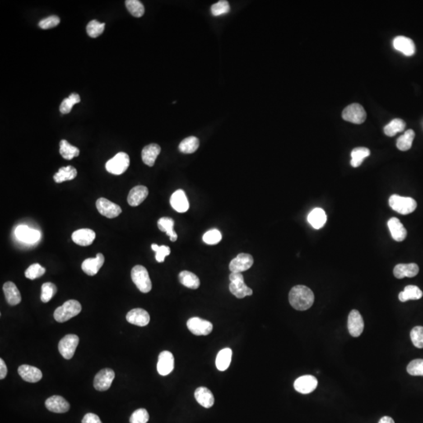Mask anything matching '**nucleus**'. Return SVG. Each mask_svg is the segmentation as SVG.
Segmentation results:
<instances>
[{
    "label": "nucleus",
    "mask_w": 423,
    "mask_h": 423,
    "mask_svg": "<svg viewBox=\"0 0 423 423\" xmlns=\"http://www.w3.org/2000/svg\"><path fill=\"white\" fill-rule=\"evenodd\" d=\"M232 350L225 348L218 353L216 359V366L218 370L224 372L228 369L231 362Z\"/></svg>",
    "instance_id": "473e14b6"
},
{
    "label": "nucleus",
    "mask_w": 423,
    "mask_h": 423,
    "mask_svg": "<svg viewBox=\"0 0 423 423\" xmlns=\"http://www.w3.org/2000/svg\"><path fill=\"white\" fill-rule=\"evenodd\" d=\"M411 340L412 343L415 347L423 349V326H416L411 330Z\"/></svg>",
    "instance_id": "09e8293b"
},
{
    "label": "nucleus",
    "mask_w": 423,
    "mask_h": 423,
    "mask_svg": "<svg viewBox=\"0 0 423 423\" xmlns=\"http://www.w3.org/2000/svg\"><path fill=\"white\" fill-rule=\"evenodd\" d=\"M388 228L390 231L392 238L396 242H403L407 237V230L403 224L396 217H392L389 220Z\"/></svg>",
    "instance_id": "4be33fe9"
},
{
    "label": "nucleus",
    "mask_w": 423,
    "mask_h": 423,
    "mask_svg": "<svg viewBox=\"0 0 423 423\" xmlns=\"http://www.w3.org/2000/svg\"><path fill=\"white\" fill-rule=\"evenodd\" d=\"M347 327L353 337H359L364 331V323L362 316L357 309L350 311L348 317Z\"/></svg>",
    "instance_id": "f8f14e48"
},
{
    "label": "nucleus",
    "mask_w": 423,
    "mask_h": 423,
    "mask_svg": "<svg viewBox=\"0 0 423 423\" xmlns=\"http://www.w3.org/2000/svg\"><path fill=\"white\" fill-rule=\"evenodd\" d=\"M419 272V267L416 263H401L393 269V275L398 279L415 277Z\"/></svg>",
    "instance_id": "a878e982"
},
{
    "label": "nucleus",
    "mask_w": 423,
    "mask_h": 423,
    "mask_svg": "<svg viewBox=\"0 0 423 423\" xmlns=\"http://www.w3.org/2000/svg\"><path fill=\"white\" fill-rule=\"evenodd\" d=\"M415 133L412 130H408L405 132V134L400 136L397 139V148L401 151H406L411 148L412 146Z\"/></svg>",
    "instance_id": "58836bf2"
},
{
    "label": "nucleus",
    "mask_w": 423,
    "mask_h": 423,
    "mask_svg": "<svg viewBox=\"0 0 423 423\" xmlns=\"http://www.w3.org/2000/svg\"><path fill=\"white\" fill-rule=\"evenodd\" d=\"M96 206L98 212L102 216L109 219L117 217L122 213V209L120 206L104 197H100L97 201Z\"/></svg>",
    "instance_id": "9d476101"
},
{
    "label": "nucleus",
    "mask_w": 423,
    "mask_h": 423,
    "mask_svg": "<svg viewBox=\"0 0 423 423\" xmlns=\"http://www.w3.org/2000/svg\"><path fill=\"white\" fill-rule=\"evenodd\" d=\"M407 373L413 376H423V359H416L409 363Z\"/></svg>",
    "instance_id": "de8ad7c7"
},
{
    "label": "nucleus",
    "mask_w": 423,
    "mask_h": 423,
    "mask_svg": "<svg viewBox=\"0 0 423 423\" xmlns=\"http://www.w3.org/2000/svg\"><path fill=\"white\" fill-rule=\"evenodd\" d=\"M179 282L188 289H197L200 286V280L197 275L190 271H183L179 273Z\"/></svg>",
    "instance_id": "72a5a7b5"
},
{
    "label": "nucleus",
    "mask_w": 423,
    "mask_h": 423,
    "mask_svg": "<svg viewBox=\"0 0 423 423\" xmlns=\"http://www.w3.org/2000/svg\"><path fill=\"white\" fill-rule=\"evenodd\" d=\"M130 157L125 152H119L106 163V170L114 175H121L130 166Z\"/></svg>",
    "instance_id": "423d86ee"
},
{
    "label": "nucleus",
    "mask_w": 423,
    "mask_h": 423,
    "mask_svg": "<svg viewBox=\"0 0 423 423\" xmlns=\"http://www.w3.org/2000/svg\"><path fill=\"white\" fill-rule=\"evenodd\" d=\"M46 273V269L42 267L39 263H34L31 265L29 268L25 271V277L30 280H35L42 277Z\"/></svg>",
    "instance_id": "a18cd8bd"
},
{
    "label": "nucleus",
    "mask_w": 423,
    "mask_h": 423,
    "mask_svg": "<svg viewBox=\"0 0 423 423\" xmlns=\"http://www.w3.org/2000/svg\"><path fill=\"white\" fill-rule=\"evenodd\" d=\"M170 204L173 209L180 213L186 212L189 209V202L183 190H177L172 195Z\"/></svg>",
    "instance_id": "5701e85b"
},
{
    "label": "nucleus",
    "mask_w": 423,
    "mask_h": 423,
    "mask_svg": "<svg viewBox=\"0 0 423 423\" xmlns=\"http://www.w3.org/2000/svg\"><path fill=\"white\" fill-rule=\"evenodd\" d=\"M161 152V147L156 144H151L145 146L141 153L142 160L146 165L151 167L155 165L157 157Z\"/></svg>",
    "instance_id": "bb28decb"
},
{
    "label": "nucleus",
    "mask_w": 423,
    "mask_h": 423,
    "mask_svg": "<svg viewBox=\"0 0 423 423\" xmlns=\"http://www.w3.org/2000/svg\"><path fill=\"white\" fill-rule=\"evenodd\" d=\"M308 220L309 224L314 229L318 230V229H321L325 226V224L327 221V215H326L325 212L321 208H316L309 212Z\"/></svg>",
    "instance_id": "c756f323"
},
{
    "label": "nucleus",
    "mask_w": 423,
    "mask_h": 423,
    "mask_svg": "<svg viewBox=\"0 0 423 423\" xmlns=\"http://www.w3.org/2000/svg\"><path fill=\"white\" fill-rule=\"evenodd\" d=\"M187 328L195 336H208L213 328L212 324L200 317H192L187 321Z\"/></svg>",
    "instance_id": "1a4fd4ad"
},
{
    "label": "nucleus",
    "mask_w": 423,
    "mask_h": 423,
    "mask_svg": "<svg viewBox=\"0 0 423 423\" xmlns=\"http://www.w3.org/2000/svg\"><path fill=\"white\" fill-rule=\"evenodd\" d=\"M199 146V140L196 136H189L179 144V150L183 154H192L195 152Z\"/></svg>",
    "instance_id": "c9c22d12"
},
{
    "label": "nucleus",
    "mask_w": 423,
    "mask_h": 423,
    "mask_svg": "<svg viewBox=\"0 0 423 423\" xmlns=\"http://www.w3.org/2000/svg\"><path fill=\"white\" fill-rule=\"evenodd\" d=\"M95 238L96 233L91 229L86 228L76 230L71 235L72 241L80 246H89L93 244Z\"/></svg>",
    "instance_id": "6ab92c4d"
},
{
    "label": "nucleus",
    "mask_w": 423,
    "mask_h": 423,
    "mask_svg": "<svg viewBox=\"0 0 423 423\" xmlns=\"http://www.w3.org/2000/svg\"><path fill=\"white\" fill-rule=\"evenodd\" d=\"M230 7L229 2L226 0H221L212 5L211 7L212 15L215 16L226 15L230 12Z\"/></svg>",
    "instance_id": "49530a36"
},
{
    "label": "nucleus",
    "mask_w": 423,
    "mask_h": 423,
    "mask_svg": "<svg viewBox=\"0 0 423 423\" xmlns=\"http://www.w3.org/2000/svg\"><path fill=\"white\" fill-rule=\"evenodd\" d=\"M126 320L129 323L134 325L145 327L150 322V315L145 309L136 308L127 313Z\"/></svg>",
    "instance_id": "f3484780"
},
{
    "label": "nucleus",
    "mask_w": 423,
    "mask_h": 423,
    "mask_svg": "<svg viewBox=\"0 0 423 423\" xmlns=\"http://www.w3.org/2000/svg\"><path fill=\"white\" fill-rule=\"evenodd\" d=\"M151 248L153 251L156 252L155 255V259L159 262H163L165 260V258L168 257L170 254V248L166 245H161L159 246L158 244H151Z\"/></svg>",
    "instance_id": "3c124183"
},
{
    "label": "nucleus",
    "mask_w": 423,
    "mask_h": 423,
    "mask_svg": "<svg viewBox=\"0 0 423 423\" xmlns=\"http://www.w3.org/2000/svg\"><path fill=\"white\" fill-rule=\"evenodd\" d=\"M80 100L81 99H80L79 94H71L68 98H65L61 103V106H60V112L62 114H68L71 112L73 106L80 103Z\"/></svg>",
    "instance_id": "79ce46f5"
},
{
    "label": "nucleus",
    "mask_w": 423,
    "mask_h": 423,
    "mask_svg": "<svg viewBox=\"0 0 423 423\" xmlns=\"http://www.w3.org/2000/svg\"><path fill=\"white\" fill-rule=\"evenodd\" d=\"M149 420V414L146 409H137L131 415L130 423H146Z\"/></svg>",
    "instance_id": "8fccbe9b"
},
{
    "label": "nucleus",
    "mask_w": 423,
    "mask_h": 423,
    "mask_svg": "<svg viewBox=\"0 0 423 423\" xmlns=\"http://www.w3.org/2000/svg\"><path fill=\"white\" fill-rule=\"evenodd\" d=\"M148 189L145 186H136L131 189L129 193L127 202L131 206H138L141 205L148 195Z\"/></svg>",
    "instance_id": "b1692460"
},
{
    "label": "nucleus",
    "mask_w": 423,
    "mask_h": 423,
    "mask_svg": "<svg viewBox=\"0 0 423 423\" xmlns=\"http://www.w3.org/2000/svg\"><path fill=\"white\" fill-rule=\"evenodd\" d=\"M370 150L367 147H356L351 152L350 164L354 168L360 166L364 159L370 155Z\"/></svg>",
    "instance_id": "4c0bfd02"
},
{
    "label": "nucleus",
    "mask_w": 423,
    "mask_h": 423,
    "mask_svg": "<svg viewBox=\"0 0 423 423\" xmlns=\"http://www.w3.org/2000/svg\"><path fill=\"white\" fill-rule=\"evenodd\" d=\"M406 123L400 118H395L384 127L385 134L389 136H393L397 132H402L405 129Z\"/></svg>",
    "instance_id": "ea45409f"
},
{
    "label": "nucleus",
    "mask_w": 423,
    "mask_h": 423,
    "mask_svg": "<svg viewBox=\"0 0 423 423\" xmlns=\"http://www.w3.org/2000/svg\"><path fill=\"white\" fill-rule=\"evenodd\" d=\"M229 278L230 281L229 289L234 296L238 299H243L245 296L252 295L253 292L244 284V277L242 273H231Z\"/></svg>",
    "instance_id": "39448f33"
},
{
    "label": "nucleus",
    "mask_w": 423,
    "mask_h": 423,
    "mask_svg": "<svg viewBox=\"0 0 423 423\" xmlns=\"http://www.w3.org/2000/svg\"><path fill=\"white\" fill-rule=\"evenodd\" d=\"M77 177V170L73 166L61 167V169L56 173L53 179L57 183H63L67 180H72Z\"/></svg>",
    "instance_id": "2f4dec72"
},
{
    "label": "nucleus",
    "mask_w": 423,
    "mask_h": 423,
    "mask_svg": "<svg viewBox=\"0 0 423 423\" xmlns=\"http://www.w3.org/2000/svg\"><path fill=\"white\" fill-rule=\"evenodd\" d=\"M81 310V306L80 302L75 299H70L57 308L53 316L57 322L63 323L77 316Z\"/></svg>",
    "instance_id": "f03ea898"
},
{
    "label": "nucleus",
    "mask_w": 423,
    "mask_h": 423,
    "mask_svg": "<svg viewBox=\"0 0 423 423\" xmlns=\"http://www.w3.org/2000/svg\"><path fill=\"white\" fill-rule=\"evenodd\" d=\"M423 295V292L419 287L415 285H407L405 288V290L399 294V299L401 302L417 300L421 299Z\"/></svg>",
    "instance_id": "7c9ffc66"
},
{
    "label": "nucleus",
    "mask_w": 423,
    "mask_h": 423,
    "mask_svg": "<svg viewBox=\"0 0 423 423\" xmlns=\"http://www.w3.org/2000/svg\"><path fill=\"white\" fill-rule=\"evenodd\" d=\"M195 397L197 403L206 408L212 407L215 402L213 394L206 387H198L195 392Z\"/></svg>",
    "instance_id": "c85d7f7f"
},
{
    "label": "nucleus",
    "mask_w": 423,
    "mask_h": 423,
    "mask_svg": "<svg viewBox=\"0 0 423 423\" xmlns=\"http://www.w3.org/2000/svg\"><path fill=\"white\" fill-rule=\"evenodd\" d=\"M126 8L135 17H141L145 15V6L138 0H126Z\"/></svg>",
    "instance_id": "a19ab883"
},
{
    "label": "nucleus",
    "mask_w": 423,
    "mask_h": 423,
    "mask_svg": "<svg viewBox=\"0 0 423 423\" xmlns=\"http://www.w3.org/2000/svg\"><path fill=\"white\" fill-rule=\"evenodd\" d=\"M289 299L294 309L303 311L311 308L314 302V294L307 286L296 285L289 293Z\"/></svg>",
    "instance_id": "f257e3e1"
},
{
    "label": "nucleus",
    "mask_w": 423,
    "mask_h": 423,
    "mask_svg": "<svg viewBox=\"0 0 423 423\" xmlns=\"http://www.w3.org/2000/svg\"><path fill=\"white\" fill-rule=\"evenodd\" d=\"M15 235L20 242L28 244H33L40 239L41 234L39 230L32 229L25 225H20L15 230Z\"/></svg>",
    "instance_id": "dca6fc26"
},
{
    "label": "nucleus",
    "mask_w": 423,
    "mask_h": 423,
    "mask_svg": "<svg viewBox=\"0 0 423 423\" xmlns=\"http://www.w3.org/2000/svg\"><path fill=\"white\" fill-rule=\"evenodd\" d=\"M81 423H102L100 418L94 413H88L84 416Z\"/></svg>",
    "instance_id": "5fc2aeb1"
},
{
    "label": "nucleus",
    "mask_w": 423,
    "mask_h": 423,
    "mask_svg": "<svg viewBox=\"0 0 423 423\" xmlns=\"http://www.w3.org/2000/svg\"><path fill=\"white\" fill-rule=\"evenodd\" d=\"M114 376H115L114 372L111 368L102 369L94 378V388L98 391L108 390L112 386Z\"/></svg>",
    "instance_id": "9b49d317"
},
{
    "label": "nucleus",
    "mask_w": 423,
    "mask_h": 423,
    "mask_svg": "<svg viewBox=\"0 0 423 423\" xmlns=\"http://www.w3.org/2000/svg\"><path fill=\"white\" fill-rule=\"evenodd\" d=\"M61 19L56 15L48 16L47 18L41 20L39 23V26L42 29H49L59 25Z\"/></svg>",
    "instance_id": "864d4df0"
},
{
    "label": "nucleus",
    "mask_w": 423,
    "mask_h": 423,
    "mask_svg": "<svg viewBox=\"0 0 423 423\" xmlns=\"http://www.w3.org/2000/svg\"><path fill=\"white\" fill-rule=\"evenodd\" d=\"M80 150L76 146L70 145L65 140H62L60 142V154L64 159L67 160L76 158L80 155Z\"/></svg>",
    "instance_id": "e433bc0d"
},
{
    "label": "nucleus",
    "mask_w": 423,
    "mask_h": 423,
    "mask_svg": "<svg viewBox=\"0 0 423 423\" xmlns=\"http://www.w3.org/2000/svg\"><path fill=\"white\" fill-rule=\"evenodd\" d=\"M131 277L137 289L143 293H147L152 289L151 279L145 267L136 265L131 271Z\"/></svg>",
    "instance_id": "20e7f679"
},
{
    "label": "nucleus",
    "mask_w": 423,
    "mask_h": 423,
    "mask_svg": "<svg viewBox=\"0 0 423 423\" xmlns=\"http://www.w3.org/2000/svg\"><path fill=\"white\" fill-rule=\"evenodd\" d=\"M389 205L392 210L402 215L411 213L417 208V202L412 197H402L397 195L390 197Z\"/></svg>",
    "instance_id": "7ed1b4c3"
},
{
    "label": "nucleus",
    "mask_w": 423,
    "mask_h": 423,
    "mask_svg": "<svg viewBox=\"0 0 423 423\" xmlns=\"http://www.w3.org/2000/svg\"><path fill=\"white\" fill-rule=\"evenodd\" d=\"M18 374L24 380L29 383H38L43 378V373L39 368L23 364L18 368Z\"/></svg>",
    "instance_id": "412c9836"
},
{
    "label": "nucleus",
    "mask_w": 423,
    "mask_h": 423,
    "mask_svg": "<svg viewBox=\"0 0 423 423\" xmlns=\"http://www.w3.org/2000/svg\"><path fill=\"white\" fill-rule=\"evenodd\" d=\"M222 234L216 229L209 230L203 235V241L208 244H216L221 241Z\"/></svg>",
    "instance_id": "603ef678"
},
{
    "label": "nucleus",
    "mask_w": 423,
    "mask_h": 423,
    "mask_svg": "<svg viewBox=\"0 0 423 423\" xmlns=\"http://www.w3.org/2000/svg\"><path fill=\"white\" fill-rule=\"evenodd\" d=\"M174 368V357L169 351H163L159 354L157 370L159 374L165 376L170 374Z\"/></svg>",
    "instance_id": "2eb2a0df"
},
{
    "label": "nucleus",
    "mask_w": 423,
    "mask_h": 423,
    "mask_svg": "<svg viewBox=\"0 0 423 423\" xmlns=\"http://www.w3.org/2000/svg\"><path fill=\"white\" fill-rule=\"evenodd\" d=\"M46 407L54 413H65L70 409V405L65 399L54 395L46 401Z\"/></svg>",
    "instance_id": "a211bd4d"
},
{
    "label": "nucleus",
    "mask_w": 423,
    "mask_h": 423,
    "mask_svg": "<svg viewBox=\"0 0 423 423\" xmlns=\"http://www.w3.org/2000/svg\"><path fill=\"white\" fill-rule=\"evenodd\" d=\"M104 263V255L101 253L97 254L95 258L86 259L81 264V269L89 276H94L100 271Z\"/></svg>",
    "instance_id": "aec40b11"
},
{
    "label": "nucleus",
    "mask_w": 423,
    "mask_h": 423,
    "mask_svg": "<svg viewBox=\"0 0 423 423\" xmlns=\"http://www.w3.org/2000/svg\"><path fill=\"white\" fill-rule=\"evenodd\" d=\"M342 118L354 124H361L366 120L367 114L362 106L359 104H352L347 106L342 114Z\"/></svg>",
    "instance_id": "0eeeda50"
},
{
    "label": "nucleus",
    "mask_w": 423,
    "mask_h": 423,
    "mask_svg": "<svg viewBox=\"0 0 423 423\" xmlns=\"http://www.w3.org/2000/svg\"><path fill=\"white\" fill-rule=\"evenodd\" d=\"M317 384L318 382L317 378L313 375L308 374L298 378L294 383V388L299 393L308 394L315 390Z\"/></svg>",
    "instance_id": "4468645a"
},
{
    "label": "nucleus",
    "mask_w": 423,
    "mask_h": 423,
    "mask_svg": "<svg viewBox=\"0 0 423 423\" xmlns=\"http://www.w3.org/2000/svg\"><path fill=\"white\" fill-rule=\"evenodd\" d=\"M7 374V367L5 364L4 360L2 358L0 359V378L3 379L6 378Z\"/></svg>",
    "instance_id": "6e6d98bb"
},
{
    "label": "nucleus",
    "mask_w": 423,
    "mask_h": 423,
    "mask_svg": "<svg viewBox=\"0 0 423 423\" xmlns=\"http://www.w3.org/2000/svg\"><path fill=\"white\" fill-rule=\"evenodd\" d=\"M104 27H105L104 23H100L97 20H93L90 21L86 26V32L89 36L91 38H97L104 33Z\"/></svg>",
    "instance_id": "c03bdc74"
},
{
    "label": "nucleus",
    "mask_w": 423,
    "mask_h": 423,
    "mask_svg": "<svg viewBox=\"0 0 423 423\" xmlns=\"http://www.w3.org/2000/svg\"><path fill=\"white\" fill-rule=\"evenodd\" d=\"M57 286L51 282L44 283L42 285V293H41V300L43 303H48L57 293Z\"/></svg>",
    "instance_id": "37998d69"
},
{
    "label": "nucleus",
    "mask_w": 423,
    "mask_h": 423,
    "mask_svg": "<svg viewBox=\"0 0 423 423\" xmlns=\"http://www.w3.org/2000/svg\"><path fill=\"white\" fill-rule=\"evenodd\" d=\"M158 227L161 231L165 232V234L169 237L170 241L176 242L177 240V234L174 230V220L172 218L162 217L158 221Z\"/></svg>",
    "instance_id": "f704fd0d"
},
{
    "label": "nucleus",
    "mask_w": 423,
    "mask_h": 423,
    "mask_svg": "<svg viewBox=\"0 0 423 423\" xmlns=\"http://www.w3.org/2000/svg\"><path fill=\"white\" fill-rule=\"evenodd\" d=\"M378 423H395L393 419L389 416H384L379 420Z\"/></svg>",
    "instance_id": "4d7b16f0"
},
{
    "label": "nucleus",
    "mask_w": 423,
    "mask_h": 423,
    "mask_svg": "<svg viewBox=\"0 0 423 423\" xmlns=\"http://www.w3.org/2000/svg\"><path fill=\"white\" fill-rule=\"evenodd\" d=\"M79 342H80V338L76 335H67L61 339L58 344L60 354L64 358L69 360L73 358Z\"/></svg>",
    "instance_id": "6e6552de"
},
{
    "label": "nucleus",
    "mask_w": 423,
    "mask_h": 423,
    "mask_svg": "<svg viewBox=\"0 0 423 423\" xmlns=\"http://www.w3.org/2000/svg\"><path fill=\"white\" fill-rule=\"evenodd\" d=\"M393 47L405 55L412 56L415 53V46L413 41L407 37L397 36L393 39Z\"/></svg>",
    "instance_id": "393cba45"
},
{
    "label": "nucleus",
    "mask_w": 423,
    "mask_h": 423,
    "mask_svg": "<svg viewBox=\"0 0 423 423\" xmlns=\"http://www.w3.org/2000/svg\"><path fill=\"white\" fill-rule=\"evenodd\" d=\"M3 292L6 301L10 306L17 305L21 301V295L15 283L7 281L3 285Z\"/></svg>",
    "instance_id": "cd10ccee"
},
{
    "label": "nucleus",
    "mask_w": 423,
    "mask_h": 423,
    "mask_svg": "<svg viewBox=\"0 0 423 423\" xmlns=\"http://www.w3.org/2000/svg\"><path fill=\"white\" fill-rule=\"evenodd\" d=\"M253 257L247 253H240L236 258L233 259L229 265L231 273H242L248 271L253 265Z\"/></svg>",
    "instance_id": "ddd939ff"
}]
</instances>
